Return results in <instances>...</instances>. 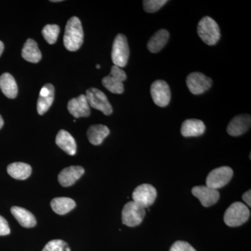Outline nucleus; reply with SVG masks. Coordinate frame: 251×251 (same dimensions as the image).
I'll list each match as a JSON object with an SVG mask.
<instances>
[{
  "label": "nucleus",
  "mask_w": 251,
  "mask_h": 251,
  "mask_svg": "<svg viewBox=\"0 0 251 251\" xmlns=\"http://www.w3.org/2000/svg\"><path fill=\"white\" fill-rule=\"evenodd\" d=\"M128 41L124 34H118L114 40L112 50V61L114 65L125 67L129 57Z\"/></svg>",
  "instance_id": "4"
},
{
  "label": "nucleus",
  "mask_w": 251,
  "mask_h": 251,
  "mask_svg": "<svg viewBox=\"0 0 251 251\" xmlns=\"http://www.w3.org/2000/svg\"><path fill=\"white\" fill-rule=\"evenodd\" d=\"M170 251H197L188 242L177 241L172 246Z\"/></svg>",
  "instance_id": "29"
},
{
  "label": "nucleus",
  "mask_w": 251,
  "mask_h": 251,
  "mask_svg": "<svg viewBox=\"0 0 251 251\" xmlns=\"http://www.w3.org/2000/svg\"><path fill=\"white\" fill-rule=\"evenodd\" d=\"M59 30V27L57 25H47L43 29L42 34L49 44H54L58 38Z\"/></svg>",
  "instance_id": "26"
},
{
  "label": "nucleus",
  "mask_w": 251,
  "mask_h": 251,
  "mask_svg": "<svg viewBox=\"0 0 251 251\" xmlns=\"http://www.w3.org/2000/svg\"><path fill=\"white\" fill-rule=\"evenodd\" d=\"M167 2V0H145L143 1L144 9L148 13H155Z\"/></svg>",
  "instance_id": "28"
},
{
  "label": "nucleus",
  "mask_w": 251,
  "mask_h": 251,
  "mask_svg": "<svg viewBox=\"0 0 251 251\" xmlns=\"http://www.w3.org/2000/svg\"><path fill=\"white\" fill-rule=\"evenodd\" d=\"M11 230L7 221L2 216H0V236L8 235Z\"/></svg>",
  "instance_id": "30"
},
{
  "label": "nucleus",
  "mask_w": 251,
  "mask_h": 251,
  "mask_svg": "<svg viewBox=\"0 0 251 251\" xmlns=\"http://www.w3.org/2000/svg\"><path fill=\"white\" fill-rule=\"evenodd\" d=\"M109 134L110 129L106 126L102 125L91 126L87 133L89 141L94 145H100Z\"/></svg>",
  "instance_id": "21"
},
{
  "label": "nucleus",
  "mask_w": 251,
  "mask_h": 251,
  "mask_svg": "<svg viewBox=\"0 0 251 251\" xmlns=\"http://www.w3.org/2000/svg\"><path fill=\"white\" fill-rule=\"evenodd\" d=\"M192 194L199 200L204 207H209L215 204L219 201V191L206 186H195L192 188Z\"/></svg>",
  "instance_id": "12"
},
{
  "label": "nucleus",
  "mask_w": 251,
  "mask_h": 251,
  "mask_svg": "<svg viewBox=\"0 0 251 251\" xmlns=\"http://www.w3.org/2000/svg\"><path fill=\"white\" fill-rule=\"evenodd\" d=\"M84 33L82 23L78 18H71L68 21L64 36V44L69 51H76L83 43Z\"/></svg>",
  "instance_id": "1"
},
{
  "label": "nucleus",
  "mask_w": 251,
  "mask_h": 251,
  "mask_svg": "<svg viewBox=\"0 0 251 251\" xmlns=\"http://www.w3.org/2000/svg\"><path fill=\"white\" fill-rule=\"evenodd\" d=\"M31 167L27 163L16 162L9 165L7 172L14 179L25 180L27 179L31 174Z\"/></svg>",
  "instance_id": "25"
},
{
  "label": "nucleus",
  "mask_w": 251,
  "mask_h": 251,
  "mask_svg": "<svg viewBox=\"0 0 251 251\" xmlns=\"http://www.w3.org/2000/svg\"><path fill=\"white\" fill-rule=\"evenodd\" d=\"M42 251H72L69 244L62 239H54L46 244Z\"/></svg>",
  "instance_id": "27"
},
{
  "label": "nucleus",
  "mask_w": 251,
  "mask_h": 251,
  "mask_svg": "<svg viewBox=\"0 0 251 251\" xmlns=\"http://www.w3.org/2000/svg\"><path fill=\"white\" fill-rule=\"evenodd\" d=\"M153 102L158 106L164 108L170 103L171 99V89L166 81H154L150 88Z\"/></svg>",
  "instance_id": "10"
},
{
  "label": "nucleus",
  "mask_w": 251,
  "mask_h": 251,
  "mask_svg": "<svg viewBox=\"0 0 251 251\" xmlns=\"http://www.w3.org/2000/svg\"><path fill=\"white\" fill-rule=\"evenodd\" d=\"M243 201H244L246 203H247V205L251 207V190L247 191L245 193H244V195L242 196Z\"/></svg>",
  "instance_id": "31"
},
{
  "label": "nucleus",
  "mask_w": 251,
  "mask_h": 251,
  "mask_svg": "<svg viewBox=\"0 0 251 251\" xmlns=\"http://www.w3.org/2000/svg\"><path fill=\"white\" fill-rule=\"evenodd\" d=\"M56 144L71 156H74L76 153L77 145L75 140L69 132L65 130H60L56 136Z\"/></svg>",
  "instance_id": "18"
},
{
  "label": "nucleus",
  "mask_w": 251,
  "mask_h": 251,
  "mask_svg": "<svg viewBox=\"0 0 251 251\" xmlns=\"http://www.w3.org/2000/svg\"><path fill=\"white\" fill-rule=\"evenodd\" d=\"M22 57L27 62L38 63L41 59V52L37 43L31 39H28L23 46Z\"/></svg>",
  "instance_id": "23"
},
{
  "label": "nucleus",
  "mask_w": 251,
  "mask_h": 251,
  "mask_svg": "<svg viewBox=\"0 0 251 251\" xmlns=\"http://www.w3.org/2000/svg\"><path fill=\"white\" fill-rule=\"evenodd\" d=\"M251 216L249 206L244 203H232L224 214V222L229 227H239L245 224Z\"/></svg>",
  "instance_id": "3"
},
{
  "label": "nucleus",
  "mask_w": 251,
  "mask_h": 251,
  "mask_svg": "<svg viewBox=\"0 0 251 251\" xmlns=\"http://www.w3.org/2000/svg\"><path fill=\"white\" fill-rule=\"evenodd\" d=\"M50 1L52 2H60V1H62V0H51Z\"/></svg>",
  "instance_id": "34"
},
{
  "label": "nucleus",
  "mask_w": 251,
  "mask_h": 251,
  "mask_svg": "<svg viewBox=\"0 0 251 251\" xmlns=\"http://www.w3.org/2000/svg\"><path fill=\"white\" fill-rule=\"evenodd\" d=\"M11 212L23 227L30 228V227H34L36 226L35 216L27 209L15 206L11 207Z\"/></svg>",
  "instance_id": "19"
},
{
  "label": "nucleus",
  "mask_w": 251,
  "mask_h": 251,
  "mask_svg": "<svg viewBox=\"0 0 251 251\" xmlns=\"http://www.w3.org/2000/svg\"><path fill=\"white\" fill-rule=\"evenodd\" d=\"M251 125L250 115L247 114L237 115L231 120L227 126V133L232 136H239L245 133L250 128Z\"/></svg>",
  "instance_id": "14"
},
{
  "label": "nucleus",
  "mask_w": 251,
  "mask_h": 251,
  "mask_svg": "<svg viewBox=\"0 0 251 251\" xmlns=\"http://www.w3.org/2000/svg\"><path fill=\"white\" fill-rule=\"evenodd\" d=\"M0 89L7 98L15 99L17 97V84L9 73H5L0 76Z\"/></svg>",
  "instance_id": "22"
},
{
  "label": "nucleus",
  "mask_w": 251,
  "mask_h": 251,
  "mask_svg": "<svg viewBox=\"0 0 251 251\" xmlns=\"http://www.w3.org/2000/svg\"><path fill=\"white\" fill-rule=\"evenodd\" d=\"M3 125H4V120H3L2 117L0 115V129L2 128Z\"/></svg>",
  "instance_id": "33"
},
{
  "label": "nucleus",
  "mask_w": 251,
  "mask_h": 251,
  "mask_svg": "<svg viewBox=\"0 0 251 251\" xmlns=\"http://www.w3.org/2000/svg\"><path fill=\"white\" fill-rule=\"evenodd\" d=\"M4 44H3L2 42H1V41H0V56L1 55V54H2L3 51H4Z\"/></svg>",
  "instance_id": "32"
},
{
  "label": "nucleus",
  "mask_w": 251,
  "mask_h": 251,
  "mask_svg": "<svg viewBox=\"0 0 251 251\" xmlns=\"http://www.w3.org/2000/svg\"><path fill=\"white\" fill-rule=\"evenodd\" d=\"M145 214V208L133 201H130L125 204L122 210V224L128 227H136L143 222Z\"/></svg>",
  "instance_id": "5"
},
{
  "label": "nucleus",
  "mask_w": 251,
  "mask_h": 251,
  "mask_svg": "<svg viewBox=\"0 0 251 251\" xmlns=\"http://www.w3.org/2000/svg\"><path fill=\"white\" fill-rule=\"evenodd\" d=\"M205 129L204 122L196 119H189L185 120L181 125V133L186 138L198 137L202 135Z\"/></svg>",
  "instance_id": "17"
},
{
  "label": "nucleus",
  "mask_w": 251,
  "mask_h": 251,
  "mask_svg": "<svg viewBox=\"0 0 251 251\" xmlns=\"http://www.w3.org/2000/svg\"><path fill=\"white\" fill-rule=\"evenodd\" d=\"M51 208L59 215H65L76 206V203L72 198H55L51 201Z\"/></svg>",
  "instance_id": "24"
},
{
  "label": "nucleus",
  "mask_w": 251,
  "mask_h": 251,
  "mask_svg": "<svg viewBox=\"0 0 251 251\" xmlns=\"http://www.w3.org/2000/svg\"><path fill=\"white\" fill-rule=\"evenodd\" d=\"M186 85L191 93L198 95L211 88L212 80L202 73H191L186 78Z\"/></svg>",
  "instance_id": "11"
},
{
  "label": "nucleus",
  "mask_w": 251,
  "mask_h": 251,
  "mask_svg": "<svg viewBox=\"0 0 251 251\" xmlns=\"http://www.w3.org/2000/svg\"><path fill=\"white\" fill-rule=\"evenodd\" d=\"M198 34L203 42L209 46L215 45L221 38L219 25L209 16L202 18L198 23Z\"/></svg>",
  "instance_id": "2"
},
{
  "label": "nucleus",
  "mask_w": 251,
  "mask_h": 251,
  "mask_svg": "<svg viewBox=\"0 0 251 251\" xmlns=\"http://www.w3.org/2000/svg\"><path fill=\"white\" fill-rule=\"evenodd\" d=\"M96 67H97V69H100V66L99 65V64H97V66H96Z\"/></svg>",
  "instance_id": "35"
},
{
  "label": "nucleus",
  "mask_w": 251,
  "mask_h": 251,
  "mask_svg": "<svg viewBox=\"0 0 251 251\" xmlns=\"http://www.w3.org/2000/svg\"><path fill=\"white\" fill-rule=\"evenodd\" d=\"M68 110L75 118L87 117L90 115V106L84 94L71 99L68 103Z\"/></svg>",
  "instance_id": "13"
},
{
  "label": "nucleus",
  "mask_w": 251,
  "mask_h": 251,
  "mask_svg": "<svg viewBox=\"0 0 251 251\" xmlns=\"http://www.w3.org/2000/svg\"><path fill=\"white\" fill-rule=\"evenodd\" d=\"M85 173V169L81 166H70L64 168L58 175L59 184L63 187H69L75 184Z\"/></svg>",
  "instance_id": "15"
},
{
  "label": "nucleus",
  "mask_w": 251,
  "mask_h": 251,
  "mask_svg": "<svg viewBox=\"0 0 251 251\" xmlns=\"http://www.w3.org/2000/svg\"><path fill=\"white\" fill-rule=\"evenodd\" d=\"M126 79V74L121 68L113 65L110 74L102 79V84L105 88L113 94H122L125 90L124 81Z\"/></svg>",
  "instance_id": "6"
},
{
  "label": "nucleus",
  "mask_w": 251,
  "mask_h": 251,
  "mask_svg": "<svg viewBox=\"0 0 251 251\" xmlns=\"http://www.w3.org/2000/svg\"><path fill=\"white\" fill-rule=\"evenodd\" d=\"M54 97V88L52 84H46L42 87L37 101V112L40 115L45 114L52 105Z\"/></svg>",
  "instance_id": "16"
},
{
  "label": "nucleus",
  "mask_w": 251,
  "mask_h": 251,
  "mask_svg": "<svg viewBox=\"0 0 251 251\" xmlns=\"http://www.w3.org/2000/svg\"><path fill=\"white\" fill-rule=\"evenodd\" d=\"M85 97L92 108L100 110L105 115H110L112 113L113 109L106 95L99 89L94 87L88 89L86 92Z\"/></svg>",
  "instance_id": "7"
},
{
  "label": "nucleus",
  "mask_w": 251,
  "mask_h": 251,
  "mask_svg": "<svg viewBox=\"0 0 251 251\" xmlns=\"http://www.w3.org/2000/svg\"><path fill=\"white\" fill-rule=\"evenodd\" d=\"M233 176V171L228 166H222L213 170L208 175L206 186L218 190L226 186Z\"/></svg>",
  "instance_id": "8"
},
{
  "label": "nucleus",
  "mask_w": 251,
  "mask_h": 251,
  "mask_svg": "<svg viewBox=\"0 0 251 251\" xmlns=\"http://www.w3.org/2000/svg\"><path fill=\"white\" fill-rule=\"evenodd\" d=\"M156 197V188L152 185L149 184L140 185L135 188L132 195L133 202H136L145 209L152 205Z\"/></svg>",
  "instance_id": "9"
},
{
  "label": "nucleus",
  "mask_w": 251,
  "mask_h": 251,
  "mask_svg": "<svg viewBox=\"0 0 251 251\" xmlns=\"http://www.w3.org/2000/svg\"><path fill=\"white\" fill-rule=\"evenodd\" d=\"M169 32L166 29L157 31L148 41V49L152 53L159 52L169 40Z\"/></svg>",
  "instance_id": "20"
}]
</instances>
